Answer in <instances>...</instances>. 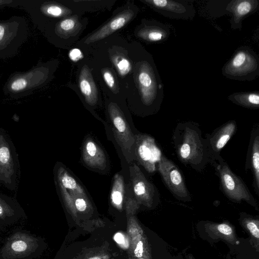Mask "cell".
Instances as JSON below:
<instances>
[{"label":"cell","instance_id":"cell-1","mask_svg":"<svg viewBox=\"0 0 259 259\" xmlns=\"http://www.w3.org/2000/svg\"><path fill=\"white\" fill-rule=\"evenodd\" d=\"M174 148L180 161L197 171H202L212 158L206 139L198 124L193 122L177 124L172 135Z\"/></svg>","mask_w":259,"mask_h":259},{"label":"cell","instance_id":"cell-2","mask_svg":"<svg viewBox=\"0 0 259 259\" xmlns=\"http://www.w3.org/2000/svg\"><path fill=\"white\" fill-rule=\"evenodd\" d=\"M137 82L143 104L152 112H157L163 101V84L152 59L140 63Z\"/></svg>","mask_w":259,"mask_h":259},{"label":"cell","instance_id":"cell-3","mask_svg":"<svg viewBox=\"0 0 259 259\" xmlns=\"http://www.w3.org/2000/svg\"><path fill=\"white\" fill-rule=\"evenodd\" d=\"M227 78L239 81H252L259 75V57L250 47L238 48L222 69Z\"/></svg>","mask_w":259,"mask_h":259},{"label":"cell","instance_id":"cell-4","mask_svg":"<svg viewBox=\"0 0 259 259\" xmlns=\"http://www.w3.org/2000/svg\"><path fill=\"white\" fill-rule=\"evenodd\" d=\"M48 73V68L39 63L28 71L13 73L4 86V93L12 99L29 95L44 84Z\"/></svg>","mask_w":259,"mask_h":259},{"label":"cell","instance_id":"cell-5","mask_svg":"<svg viewBox=\"0 0 259 259\" xmlns=\"http://www.w3.org/2000/svg\"><path fill=\"white\" fill-rule=\"evenodd\" d=\"M20 173L16 147L7 132L0 127V186L12 191H16Z\"/></svg>","mask_w":259,"mask_h":259},{"label":"cell","instance_id":"cell-6","mask_svg":"<svg viewBox=\"0 0 259 259\" xmlns=\"http://www.w3.org/2000/svg\"><path fill=\"white\" fill-rule=\"evenodd\" d=\"M41 249L39 237L19 230L11 235L0 248V259H34L39 255Z\"/></svg>","mask_w":259,"mask_h":259},{"label":"cell","instance_id":"cell-7","mask_svg":"<svg viewBox=\"0 0 259 259\" xmlns=\"http://www.w3.org/2000/svg\"><path fill=\"white\" fill-rule=\"evenodd\" d=\"M28 34V25L24 17L14 16L7 20H0V58L17 54Z\"/></svg>","mask_w":259,"mask_h":259},{"label":"cell","instance_id":"cell-8","mask_svg":"<svg viewBox=\"0 0 259 259\" xmlns=\"http://www.w3.org/2000/svg\"><path fill=\"white\" fill-rule=\"evenodd\" d=\"M211 164L218 173L222 191L227 197L235 201L244 200L251 205H256L244 182L232 171L221 155L213 159Z\"/></svg>","mask_w":259,"mask_h":259},{"label":"cell","instance_id":"cell-9","mask_svg":"<svg viewBox=\"0 0 259 259\" xmlns=\"http://www.w3.org/2000/svg\"><path fill=\"white\" fill-rule=\"evenodd\" d=\"M111 130L116 142L120 146L128 163L134 158L133 148L135 135L132 131L124 116L117 105L113 103L108 106Z\"/></svg>","mask_w":259,"mask_h":259},{"label":"cell","instance_id":"cell-10","mask_svg":"<svg viewBox=\"0 0 259 259\" xmlns=\"http://www.w3.org/2000/svg\"><path fill=\"white\" fill-rule=\"evenodd\" d=\"M157 168L166 187L175 197L184 201L191 200L182 174L175 163L162 154Z\"/></svg>","mask_w":259,"mask_h":259},{"label":"cell","instance_id":"cell-11","mask_svg":"<svg viewBox=\"0 0 259 259\" xmlns=\"http://www.w3.org/2000/svg\"><path fill=\"white\" fill-rule=\"evenodd\" d=\"M162 154L154 139L151 136L142 133L135 135L134 158L148 172L153 173L155 171Z\"/></svg>","mask_w":259,"mask_h":259},{"label":"cell","instance_id":"cell-12","mask_svg":"<svg viewBox=\"0 0 259 259\" xmlns=\"http://www.w3.org/2000/svg\"><path fill=\"white\" fill-rule=\"evenodd\" d=\"M155 11L172 19L192 20L196 11L192 4L184 0H145Z\"/></svg>","mask_w":259,"mask_h":259},{"label":"cell","instance_id":"cell-13","mask_svg":"<svg viewBox=\"0 0 259 259\" xmlns=\"http://www.w3.org/2000/svg\"><path fill=\"white\" fill-rule=\"evenodd\" d=\"M129 169L132 190L136 199L148 206H151L158 194L157 189L137 164L133 163Z\"/></svg>","mask_w":259,"mask_h":259},{"label":"cell","instance_id":"cell-14","mask_svg":"<svg viewBox=\"0 0 259 259\" xmlns=\"http://www.w3.org/2000/svg\"><path fill=\"white\" fill-rule=\"evenodd\" d=\"M259 9L258 0H232L228 2L226 10L231 15L230 27L233 30H241L242 21Z\"/></svg>","mask_w":259,"mask_h":259},{"label":"cell","instance_id":"cell-15","mask_svg":"<svg viewBox=\"0 0 259 259\" xmlns=\"http://www.w3.org/2000/svg\"><path fill=\"white\" fill-rule=\"evenodd\" d=\"M236 128V121L230 120L207 135L205 139L212 161L220 155L222 149L234 135Z\"/></svg>","mask_w":259,"mask_h":259},{"label":"cell","instance_id":"cell-16","mask_svg":"<svg viewBox=\"0 0 259 259\" xmlns=\"http://www.w3.org/2000/svg\"><path fill=\"white\" fill-rule=\"evenodd\" d=\"M81 153L83 162L88 166L101 170L107 167L105 152L92 138L88 137L84 140Z\"/></svg>","mask_w":259,"mask_h":259},{"label":"cell","instance_id":"cell-17","mask_svg":"<svg viewBox=\"0 0 259 259\" xmlns=\"http://www.w3.org/2000/svg\"><path fill=\"white\" fill-rule=\"evenodd\" d=\"M245 169H250L253 176V186L256 193H259V130L254 128L250 139L245 163Z\"/></svg>","mask_w":259,"mask_h":259},{"label":"cell","instance_id":"cell-18","mask_svg":"<svg viewBox=\"0 0 259 259\" xmlns=\"http://www.w3.org/2000/svg\"><path fill=\"white\" fill-rule=\"evenodd\" d=\"M25 217V211L17 200L0 193L1 223L11 224L20 218Z\"/></svg>","mask_w":259,"mask_h":259},{"label":"cell","instance_id":"cell-19","mask_svg":"<svg viewBox=\"0 0 259 259\" xmlns=\"http://www.w3.org/2000/svg\"><path fill=\"white\" fill-rule=\"evenodd\" d=\"M134 16V12L126 10L118 14L111 21L90 36L85 40L86 44L102 39L124 26Z\"/></svg>","mask_w":259,"mask_h":259},{"label":"cell","instance_id":"cell-20","mask_svg":"<svg viewBox=\"0 0 259 259\" xmlns=\"http://www.w3.org/2000/svg\"><path fill=\"white\" fill-rule=\"evenodd\" d=\"M170 30L169 25L153 21L145 23L138 34L140 37L148 42H162L169 38Z\"/></svg>","mask_w":259,"mask_h":259},{"label":"cell","instance_id":"cell-21","mask_svg":"<svg viewBox=\"0 0 259 259\" xmlns=\"http://www.w3.org/2000/svg\"><path fill=\"white\" fill-rule=\"evenodd\" d=\"M79 86L86 102L90 105H95L98 100L97 90L91 71L87 66L81 70Z\"/></svg>","mask_w":259,"mask_h":259},{"label":"cell","instance_id":"cell-22","mask_svg":"<svg viewBox=\"0 0 259 259\" xmlns=\"http://www.w3.org/2000/svg\"><path fill=\"white\" fill-rule=\"evenodd\" d=\"M228 99L244 108L253 110L259 108L258 92L234 93L228 96Z\"/></svg>","mask_w":259,"mask_h":259},{"label":"cell","instance_id":"cell-23","mask_svg":"<svg viewBox=\"0 0 259 259\" xmlns=\"http://www.w3.org/2000/svg\"><path fill=\"white\" fill-rule=\"evenodd\" d=\"M125 194L124 181L123 176L116 174L113 178L110 193L112 203L118 208H121L124 201Z\"/></svg>","mask_w":259,"mask_h":259},{"label":"cell","instance_id":"cell-24","mask_svg":"<svg viewBox=\"0 0 259 259\" xmlns=\"http://www.w3.org/2000/svg\"><path fill=\"white\" fill-rule=\"evenodd\" d=\"M77 26V21L72 18L64 19L56 25L57 34H66L72 31Z\"/></svg>","mask_w":259,"mask_h":259},{"label":"cell","instance_id":"cell-25","mask_svg":"<svg viewBox=\"0 0 259 259\" xmlns=\"http://www.w3.org/2000/svg\"><path fill=\"white\" fill-rule=\"evenodd\" d=\"M115 64L121 75H125L130 70L131 65L127 60L122 57H117Z\"/></svg>","mask_w":259,"mask_h":259},{"label":"cell","instance_id":"cell-26","mask_svg":"<svg viewBox=\"0 0 259 259\" xmlns=\"http://www.w3.org/2000/svg\"><path fill=\"white\" fill-rule=\"evenodd\" d=\"M88 197L81 196L76 198L73 202V206L79 211H84L88 207Z\"/></svg>","mask_w":259,"mask_h":259},{"label":"cell","instance_id":"cell-27","mask_svg":"<svg viewBox=\"0 0 259 259\" xmlns=\"http://www.w3.org/2000/svg\"><path fill=\"white\" fill-rule=\"evenodd\" d=\"M103 78L108 86L113 90H116L114 78L111 72L105 70L103 73Z\"/></svg>","mask_w":259,"mask_h":259},{"label":"cell","instance_id":"cell-28","mask_svg":"<svg viewBox=\"0 0 259 259\" xmlns=\"http://www.w3.org/2000/svg\"><path fill=\"white\" fill-rule=\"evenodd\" d=\"M25 0H0V9L6 7H22Z\"/></svg>","mask_w":259,"mask_h":259},{"label":"cell","instance_id":"cell-29","mask_svg":"<svg viewBox=\"0 0 259 259\" xmlns=\"http://www.w3.org/2000/svg\"><path fill=\"white\" fill-rule=\"evenodd\" d=\"M246 227L250 233L256 239L259 238V229L255 221H249L246 223Z\"/></svg>","mask_w":259,"mask_h":259},{"label":"cell","instance_id":"cell-30","mask_svg":"<svg viewBox=\"0 0 259 259\" xmlns=\"http://www.w3.org/2000/svg\"><path fill=\"white\" fill-rule=\"evenodd\" d=\"M218 231L225 235H230L232 233V229L230 226L225 224H221L218 226Z\"/></svg>","mask_w":259,"mask_h":259},{"label":"cell","instance_id":"cell-31","mask_svg":"<svg viewBox=\"0 0 259 259\" xmlns=\"http://www.w3.org/2000/svg\"><path fill=\"white\" fill-rule=\"evenodd\" d=\"M69 57L72 61H77L82 57V55L79 50L74 49L70 52Z\"/></svg>","mask_w":259,"mask_h":259},{"label":"cell","instance_id":"cell-32","mask_svg":"<svg viewBox=\"0 0 259 259\" xmlns=\"http://www.w3.org/2000/svg\"><path fill=\"white\" fill-rule=\"evenodd\" d=\"M115 241L119 244L127 246L126 240L124 235L120 233H117L114 237Z\"/></svg>","mask_w":259,"mask_h":259},{"label":"cell","instance_id":"cell-33","mask_svg":"<svg viewBox=\"0 0 259 259\" xmlns=\"http://www.w3.org/2000/svg\"><path fill=\"white\" fill-rule=\"evenodd\" d=\"M143 253V243L140 240L137 244L136 247L134 250V253L137 257L141 258Z\"/></svg>","mask_w":259,"mask_h":259},{"label":"cell","instance_id":"cell-34","mask_svg":"<svg viewBox=\"0 0 259 259\" xmlns=\"http://www.w3.org/2000/svg\"><path fill=\"white\" fill-rule=\"evenodd\" d=\"M89 259H101V258L99 256H94V257H90Z\"/></svg>","mask_w":259,"mask_h":259},{"label":"cell","instance_id":"cell-35","mask_svg":"<svg viewBox=\"0 0 259 259\" xmlns=\"http://www.w3.org/2000/svg\"><path fill=\"white\" fill-rule=\"evenodd\" d=\"M139 259H145V258H139Z\"/></svg>","mask_w":259,"mask_h":259}]
</instances>
